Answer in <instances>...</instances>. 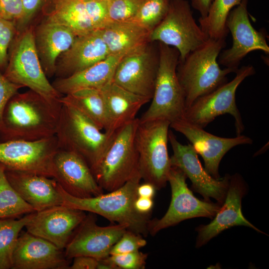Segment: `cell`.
Listing matches in <instances>:
<instances>
[{
  "instance_id": "f6af8a7d",
  "label": "cell",
  "mask_w": 269,
  "mask_h": 269,
  "mask_svg": "<svg viewBox=\"0 0 269 269\" xmlns=\"http://www.w3.org/2000/svg\"><path fill=\"white\" fill-rule=\"evenodd\" d=\"M156 190V189L152 184L144 182L143 183H139L137 186V195L138 197L153 198Z\"/></svg>"
},
{
  "instance_id": "7bdbcfd3",
  "label": "cell",
  "mask_w": 269,
  "mask_h": 269,
  "mask_svg": "<svg viewBox=\"0 0 269 269\" xmlns=\"http://www.w3.org/2000/svg\"><path fill=\"white\" fill-rule=\"evenodd\" d=\"M134 206L136 211L140 214H150L153 206L152 198L137 196L134 201Z\"/></svg>"
},
{
  "instance_id": "9a60e30c",
  "label": "cell",
  "mask_w": 269,
  "mask_h": 269,
  "mask_svg": "<svg viewBox=\"0 0 269 269\" xmlns=\"http://www.w3.org/2000/svg\"><path fill=\"white\" fill-rule=\"evenodd\" d=\"M248 0L241 3L230 11L226 26L233 37L231 48L221 52L218 63L237 71L241 61L250 52L261 50L269 53L265 33L255 29L249 19L247 9Z\"/></svg>"
},
{
  "instance_id": "9c48e42d",
  "label": "cell",
  "mask_w": 269,
  "mask_h": 269,
  "mask_svg": "<svg viewBox=\"0 0 269 269\" xmlns=\"http://www.w3.org/2000/svg\"><path fill=\"white\" fill-rule=\"evenodd\" d=\"M236 76L211 92L198 98L186 109L184 120L204 129L217 117L229 114L235 120L236 135L245 130L241 114L236 102V93L241 83L248 77L254 75L255 70L251 65L238 68Z\"/></svg>"
},
{
  "instance_id": "836d02e7",
  "label": "cell",
  "mask_w": 269,
  "mask_h": 269,
  "mask_svg": "<svg viewBox=\"0 0 269 269\" xmlns=\"http://www.w3.org/2000/svg\"><path fill=\"white\" fill-rule=\"evenodd\" d=\"M145 0H109V22L131 21Z\"/></svg>"
},
{
  "instance_id": "8992f818",
  "label": "cell",
  "mask_w": 269,
  "mask_h": 269,
  "mask_svg": "<svg viewBox=\"0 0 269 269\" xmlns=\"http://www.w3.org/2000/svg\"><path fill=\"white\" fill-rule=\"evenodd\" d=\"M170 124L163 120L139 121L135 132L139 172L141 179L156 190L165 187L171 168L167 148Z\"/></svg>"
},
{
  "instance_id": "d590c367",
  "label": "cell",
  "mask_w": 269,
  "mask_h": 269,
  "mask_svg": "<svg viewBox=\"0 0 269 269\" xmlns=\"http://www.w3.org/2000/svg\"><path fill=\"white\" fill-rule=\"evenodd\" d=\"M85 9L94 26L101 29L109 23V0H83Z\"/></svg>"
},
{
  "instance_id": "d6a6232c",
  "label": "cell",
  "mask_w": 269,
  "mask_h": 269,
  "mask_svg": "<svg viewBox=\"0 0 269 269\" xmlns=\"http://www.w3.org/2000/svg\"><path fill=\"white\" fill-rule=\"evenodd\" d=\"M171 0H145L131 20L150 32L162 20L169 8Z\"/></svg>"
},
{
  "instance_id": "5bb4252c",
  "label": "cell",
  "mask_w": 269,
  "mask_h": 269,
  "mask_svg": "<svg viewBox=\"0 0 269 269\" xmlns=\"http://www.w3.org/2000/svg\"><path fill=\"white\" fill-rule=\"evenodd\" d=\"M96 215L89 212L75 230L64 249L67 259L80 256L98 260L107 258L113 246L128 230L127 226L116 223L100 226Z\"/></svg>"
},
{
  "instance_id": "8fae6325",
  "label": "cell",
  "mask_w": 269,
  "mask_h": 269,
  "mask_svg": "<svg viewBox=\"0 0 269 269\" xmlns=\"http://www.w3.org/2000/svg\"><path fill=\"white\" fill-rule=\"evenodd\" d=\"M186 178L180 169L171 166L168 179L171 192L170 205L161 218L150 219L148 231L151 236L187 219L196 217L212 219L222 205L217 202L201 200L196 198L188 187Z\"/></svg>"
},
{
  "instance_id": "603a6c76",
  "label": "cell",
  "mask_w": 269,
  "mask_h": 269,
  "mask_svg": "<svg viewBox=\"0 0 269 269\" xmlns=\"http://www.w3.org/2000/svg\"><path fill=\"white\" fill-rule=\"evenodd\" d=\"M109 55L100 29H96L76 37L71 46L60 56L55 73L60 78L67 77L104 60Z\"/></svg>"
},
{
  "instance_id": "f1b7e54d",
  "label": "cell",
  "mask_w": 269,
  "mask_h": 269,
  "mask_svg": "<svg viewBox=\"0 0 269 269\" xmlns=\"http://www.w3.org/2000/svg\"><path fill=\"white\" fill-rule=\"evenodd\" d=\"M60 102L70 106L93 122L100 130H105L107 117L105 101L100 89L84 88L62 96Z\"/></svg>"
},
{
  "instance_id": "30bf717a",
  "label": "cell",
  "mask_w": 269,
  "mask_h": 269,
  "mask_svg": "<svg viewBox=\"0 0 269 269\" xmlns=\"http://www.w3.org/2000/svg\"><path fill=\"white\" fill-rule=\"evenodd\" d=\"M3 75L11 82L27 87L47 100H57L62 97L47 78L31 30L24 32L15 43Z\"/></svg>"
},
{
  "instance_id": "2e32d148",
  "label": "cell",
  "mask_w": 269,
  "mask_h": 269,
  "mask_svg": "<svg viewBox=\"0 0 269 269\" xmlns=\"http://www.w3.org/2000/svg\"><path fill=\"white\" fill-rule=\"evenodd\" d=\"M159 63L158 54L145 45L124 55L116 68L113 81L135 94L151 100Z\"/></svg>"
},
{
  "instance_id": "b9f144b4",
  "label": "cell",
  "mask_w": 269,
  "mask_h": 269,
  "mask_svg": "<svg viewBox=\"0 0 269 269\" xmlns=\"http://www.w3.org/2000/svg\"><path fill=\"white\" fill-rule=\"evenodd\" d=\"M70 269H97L99 260L89 256H80L73 258Z\"/></svg>"
},
{
  "instance_id": "44dd1931",
  "label": "cell",
  "mask_w": 269,
  "mask_h": 269,
  "mask_svg": "<svg viewBox=\"0 0 269 269\" xmlns=\"http://www.w3.org/2000/svg\"><path fill=\"white\" fill-rule=\"evenodd\" d=\"M64 252L50 242L21 231L12 258L11 269H68Z\"/></svg>"
},
{
  "instance_id": "6da1fadb",
  "label": "cell",
  "mask_w": 269,
  "mask_h": 269,
  "mask_svg": "<svg viewBox=\"0 0 269 269\" xmlns=\"http://www.w3.org/2000/svg\"><path fill=\"white\" fill-rule=\"evenodd\" d=\"M62 103L35 92L17 93L7 102L0 124V141H33L55 135Z\"/></svg>"
},
{
  "instance_id": "ffe728a7",
  "label": "cell",
  "mask_w": 269,
  "mask_h": 269,
  "mask_svg": "<svg viewBox=\"0 0 269 269\" xmlns=\"http://www.w3.org/2000/svg\"><path fill=\"white\" fill-rule=\"evenodd\" d=\"M54 178L68 194L89 198L104 193L88 163L78 153L59 148L53 159Z\"/></svg>"
},
{
  "instance_id": "83f0119b",
  "label": "cell",
  "mask_w": 269,
  "mask_h": 269,
  "mask_svg": "<svg viewBox=\"0 0 269 269\" xmlns=\"http://www.w3.org/2000/svg\"><path fill=\"white\" fill-rule=\"evenodd\" d=\"M48 19L67 27L77 36L96 30L88 16L83 0H54Z\"/></svg>"
},
{
  "instance_id": "e575fe53",
  "label": "cell",
  "mask_w": 269,
  "mask_h": 269,
  "mask_svg": "<svg viewBox=\"0 0 269 269\" xmlns=\"http://www.w3.org/2000/svg\"><path fill=\"white\" fill-rule=\"evenodd\" d=\"M147 244L143 236L127 230L120 239L113 246L110 255L125 254L139 251Z\"/></svg>"
},
{
  "instance_id": "e0dca14e",
  "label": "cell",
  "mask_w": 269,
  "mask_h": 269,
  "mask_svg": "<svg viewBox=\"0 0 269 269\" xmlns=\"http://www.w3.org/2000/svg\"><path fill=\"white\" fill-rule=\"evenodd\" d=\"M247 183L242 176L236 173L230 175L225 200L212 221L196 228L197 232L195 247L199 248L223 231L237 226H244L265 234L250 223L242 212V201L247 194Z\"/></svg>"
},
{
  "instance_id": "4dcf8cb0",
  "label": "cell",
  "mask_w": 269,
  "mask_h": 269,
  "mask_svg": "<svg viewBox=\"0 0 269 269\" xmlns=\"http://www.w3.org/2000/svg\"><path fill=\"white\" fill-rule=\"evenodd\" d=\"M33 213L15 219H0V269L12 267V258L18 236Z\"/></svg>"
},
{
  "instance_id": "277c9868",
  "label": "cell",
  "mask_w": 269,
  "mask_h": 269,
  "mask_svg": "<svg viewBox=\"0 0 269 269\" xmlns=\"http://www.w3.org/2000/svg\"><path fill=\"white\" fill-rule=\"evenodd\" d=\"M116 132L114 134L102 132L78 110L62 104L55 136L59 148L81 155L94 174L112 143Z\"/></svg>"
},
{
  "instance_id": "7402d4cb",
  "label": "cell",
  "mask_w": 269,
  "mask_h": 269,
  "mask_svg": "<svg viewBox=\"0 0 269 269\" xmlns=\"http://www.w3.org/2000/svg\"><path fill=\"white\" fill-rule=\"evenodd\" d=\"M5 174L13 189L36 212L62 204L54 178L6 168Z\"/></svg>"
},
{
  "instance_id": "5b68a950",
  "label": "cell",
  "mask_w": 269,
  "mask_h": 269,
  "mask_svg": "<svg viewBox=\"0 0 269 269\" xmlns=\"http://www.w3.org/2000/svg\"><path fill=\"white\" fill-rule=\"evenodd\" d=\"M179 53L159 42V63L151 103L140 122L163 120L170 124L184 119L185 97L176 73Z\"/></svg>"
},
{
  "instance_id": "7a4b0ae2",
  "label": "cell",
  "mask_w": 269,
  "mask_h": 269,
  "mask_svg": "<svg viewBox=\"0 0 269 269\" xmlns=\"http://www.w3.org/2000/svg\"><path fill=\"white\" fill-rule=\"evenodd\" d=\"M141 179L138 173L116 190L89 198L73 196L57 183L62 205L99 215L112 223L125 225L128 230L146 236L150 214H140L134 206Z\"/></svg>"
},
{
  "instance_id": "74e56055",
  "label": "cell",
  "mask_w": 269,
  "mask_h": 269,
  "mask_svg": "<svg viewBox=\"0 0 269 269\" xmlns=\"http://www.w3.org/2000/svg\"><path fill=\"white\" fill-rule=\"evenodd\" d=\"M15 31L13 21L0 18V68L7 66V51Z\"/></svg>"
},
{
  "instance_id": "f546056e",
  "label": "cell",
  "mask_w": 269,
  "mask_h": 269,
  "mask_svg": "<svg viewBox=\"0 0 269 269\" xmlns=\"http://www.w3.org/2000/svg\"><path fill=\"white\" fill-rule=\"evenodd\" d=\"M242 0H213L206 17H200L199 26L210 38H226L229 30L226 26L228 16Z\"/></svg>"
},
{
  "instance_id": "7c38bea8",
  "label": "cell",
  "mask_w": 269,
  "mask_h": 269,
  "mask_svg": "<svg viewBox=\"0 0 269 269\" xmlns=\"http://www.w3.org/2000/svg\"><path fill=\"white\" fill-rule=\"evenodd\" d=\"M59 149L55 135L33 141H0V163L6 169L54 178L53 159Z\"/></svg>"
},
{
  "instance_id": "ee69618b",
  "label": "cell",
  "mask_w": 269,
  "mask_h": 269,
  "mask_svg": "<svg viewBox=\"0 0 269 269\" xmlns=\"http://www.w3.org/2000/svg\"><path fill=\"white\" fill-rule=\"evenodd\" d=\"M213 0H191L192 6L200 14L201 18L207 15Z\"/></svg>"
},
{
  "instance_id": "8d00e7d4",
  "label": "cell",
  "mask_w": 269,
  "mask_h": 269,
  "mask_svg": "<svg viewBox=\"0 0 269 269\" xmlns=\"http://www.w3.org/2000/svg\"><path fill=\"white\" fill-rule=\"evenodd\" d=\"M147 258V254L139 251L108 257V260L119 269H144Z\"/></svg>"
},
{
  "instance_id": "1f68e13d",
  "label": "cell",
  "mask_w": 269,
  "mask_h": 269,
  "mask_svg": "<svg viewBox=\"0 0 269 269\" xmlns=\"http://www.w3.org/2000/svg\"><path fill=\"white\" fill-rule=\"evenodd\" d=\"M35 212L10 184L5 176V167L0 163V219H16Z\"/></svg>"
},
{
  "instance_id": "3957f363",
  "label": "cell",
  "mask_w": 269,
  "mask_h": 269,
  "mask_svg": "<svg viewBox=\"0 0 269 269\" xmlns=\"http://www.w3.org/2000/svg\"><path fill=\"white\" fill-rule=\"evenodd\" d=\"M225 45V38H209L183 61H179L176 73L184 94L186 109L198 98L226 83L229 74L236 72L219 66L217 58Z\"/></svg>"
},
{
  "instance_id": "ba28073f",
  "label": "cell",
  "mask_w": 269,
  "mask_h": 269,
  "mask_svg": "<svg viewBox=\"0 0 269 269\" xmlns=\"http://www.w3.org/2000/svg\"><path fill=\"white\" fill-rule=\"evenodd\" d=\"M209 38L195 21L186 0H171L166 14L150 32L149 42L158 41L176 48L179 61Z\"/></svg>"
},
{
  "instance_id": "ac0fdd59",
  "label": "cell",
  "mask_w": 269,
  "mask_h": 269,
  "mask_svg": "<svg viewBox=\"0 0 269 269\" xmlns=\"http://www.w3.org/2000/svg\"><path fill=\"white\" fill-rule=\"evenodd\" d=\"M170 127L186 137L203 159L206 171L217 179L221 178L219 165L226 153L237 145L253 143L251 138L242 134L232 138L215 135L184 119L171 123Z\"/></svg>"
},
{
  "instance_id": "d4e9b609",
  "label": "cell",
  "mask_w": 269,
  "mask_h": 269,
  "mask_svg": "<svg viewBox=\"0 0 269 269\" xmlns=\"http://www.w3.org/2000/svg\"><path fill=\"white\" fill-rule=\"evenodd\" d=\"M77 37L67 27L48 19L39 26L35 44L46 76L55 73L58 57L71 46Z\"/></svg>"
},
{
  "instance_id": "cb8c5ba5",
  "label": "cell",
  "mask_w": 269,
  "mask_h": 269,
  "mask_svg": "<svg viewBox=\"0 0 269 269\" xmlns=\"http://www.w3.org/2000/svg\"><path fill=\"white\" fill-rule=\"evenodd\" d=\"M103 95L107 117L105 132L114 134L134 120L140 109L150 100L132 93L113 81L100 89Z\"/></svg>"
},
{
  "instance_id": "52a82bcc",
  "label": "cell",
  "mask_w": 269,
  "mask_h": 269,
  "mask_svg": "<svg viewBox=\"0 0 269 269\" xmlns=\"http://www.w3.org/2000/svg\"><path fill=\"white\" fill-rule=\"evenodd\" d=\"M138 123L139 119L135 118L116 132L112 143L94 173L97 183L104 190H116L139 173L138 154L134 140Z\"/></svg>"
},
{
  "instance_id": "4316f807",
  "label": "cell",
  "mask_w": 269,
  "mask_h": 269,
  "mask_svg": "<svg viewBox=\"0 0 269 269\" xmlns=\"http://www.w3.org/2000/svg\"><path fill=\"white\" fill-rule=\"evenodd\" d=\"M100 31L110 55H125L149 42L150 32L133 21L109 22Z\"/></svg>"
},
{
  "instance_id": "484cf974",
  "label": "cell",
  "mask_w": 269,
  "mask_h": 269,
  "mask_svg": "<svg viewBox=\"0 0 269 269\" xmlns=\"http://www.w3.org/2000/svg\"><path fill=\"white\" fill-rule=\"evenodd\" d=\"M124 55H109L104 60L52 84L62 95L84 88L101 89L113 81L118 64Z\"/></svg>"
},
{
  "instance_id": "4fadbf2b",
  "label": "cell",
  "mask_w": 269,
  "mask_h": 269,
  "mask_svg": "<svg viewBox=\"0 0 269 269\" xmlns=\"http://www.w3.org/2000/svg\"><path fill=\"white\" fill-rule=\"evenodd\" d=\"M168 141L173 154L171 166L180 169L192 183L191 188L206 201L215 199L222 204L227 192L230 175L217 179L211 176L202 166L198 154L191 144H182L171 131L168 132Z\"/></svg>"
},
{
  "instance_id": "bcb514c9",
  "label": "cell",
  "mask_w": 269,
  "mask_h": 269,
  "mask_svg": "<svg viewBox=\"0 0 269 269\" xmlns=\"http://www.w3.org/2000/svg\"><path fill=\"white\" fill-rule=\"evenodd\" d=\"M97 269H119V268L110 262L108 257L99 260Z\"/></svg>"
},
{
  "instance_id": "f35d334b",
  "label": "cell",
  "mask_w": 269,
  "mask_h": 269,
  "mask_svg": "<svg viewBox=\"0 0 269 269\" xmlns=\"http://www.w3.org/2000/svg\"><path fill=\"white\" fill-rule=\"evenodd\" d=\"M22 14V0H0V18L20 21Z\"/></svg>"
},
{
  "instance_id": "d6986e66",
  "label": "cell",
  "mask_w": 269,
  "mask_h": 269,
  "mask_svg": "<svg viewBox=\"0 0 269 269\" xmlns=\"http://www.w3.org/2000/svg\"><path fill=\"white\" fill-rule=\"evenodd\" d=\"M86 216L83 211L64 205H57L33 212L25 227L29 233L63 250Z\"/></svg>"
},
{
  "instance_id": "60d3db41",
  "label": "cell",
  "mask_w": 269,
  "mask_h": 269,
  "mask_svg": "<svg viewBox=\"0 0 269 269\" xmlns=\"http://www.w3.org/2000/svg\"><path fill=\"white\" fill-rule=\"evenodd\" d=\"M43 0H22L23 14L20 20L21 24H26L40 6Z\"/></svg>"
},
{
  "instance_id": "ab89813d",
  "label": "cell",
  "mask_w": 269,
  "mask_h": 269,
  "mask_svg": "<svg viewBox=\"0 0 269 269\" xmlns=\"http://www.w3.org/2000/svg\"><path fill=\"white\" fill-rule=\"evenodd\" d=\"M21 87H23L9 81L0 71V124L6 105Z\"/></svg>"
}]
</instances>
